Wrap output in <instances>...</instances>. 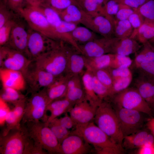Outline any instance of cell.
<instances>
[{
  "label": "cell",
  "instance_id": "680465c9",
  "mask_svg": "<svg viewBox=\"0 0 154 154\" xmlns=\"http://www.w3.org/2000/svg\"><path fill=\"white\" fill-rule=\"evenodd\" d=\"M136 149V154H154V147L150 145H144Z\"/></svg>",
  "mask_w": 154,
  "mask_h": 154
},
{
  "label": "cell",
  "instance_id": "8992f818",
  "mask_svg": "<svg viewBox=\"0 0 154 154\" xmlns=\"http://www.w3.org/2000/svg\"><path fill=\"white\" fill-rule=\"evenodd\" d=\"M21 124L38 146L49 153L62 154L60 144L45 122H27Z\"/></svg>",
  "mask_w": 154,
  "mask_h": 154
},
{
  "label": "cell",
  "instance_id": "30bf717a",
  "mask_svg": "<svg viewBox=\"0 0 154 154\" xmlns=\"http://www.w3.org/2000/svg\"><path fill=\"white\" fill-rule=\"evenodd\" d=\"M114 109L124 137L142 129L145 121L144 113L117 106Z\"/></svg>",
  "mask_w": 154,
  "mask_h": 154
},
{
  "label": "cell",
  "instance_id": "ee69618b",
  "mask_svg": "<svg viewBox=\"0 0 154 154\" xmlns=\"http://www.w3.org/2000/svg\"><path fill=\"white\" fill-rule=\"evenodd\" d=\"M136 67L140 75L154 81V61L142 62Z\"/></svg>",
  "mask_w": 154,
  "mask_h": 154
},
{
  "label": "cell",
  "instance_id": "7dc6e473",
  "mask_svg": "<svg viewBox=\"0 0 154 154\" xmlns=\"http://www.w3.org/2000/svg\"><path fill=\"white\" fill-rule=\"evenodd\" d=\"M21 123L13 110H11L6 118L5 124L7 127L2 135H5L11 129L20 127Z\"/></svg>",
  "mask_w": 154,
  "mask_h": 154
},
{
  "label": "cell",
  "instance_id": "db71d44e",
  "mask_svg": "<svg viewBox=\"0 0 154 154\" xmlns=\"http://www.w3.org/2000/svg\"><path fill=\"white\" fill-rule=\"evenodd\" d=\"M54 119L60 125L69 130L72 128L74 129L76 126L75 122L67 112L65 113L63 117L59 118L57 117Z\"/></svg>",
  "mask_w": 154,
  "mask_h": 154
},
{
  "label": "cell",
  "instance_id": "603a6c76",
  "mask_svg": "<svg viewBox=\"0 0 154 154\" xmlns=\"http://www.w3.org/2000/svg\"><path fill=\"white\" fill-rule=\"evenodd\" d=\"M74 105L68 99L64 97L54 100L48 105L47 111L50 112L47 121L48 125L49 122L62 114L68 112Z\"/></svg>",
  "mask_w": 154,
  "mask_h": 154
},
{
  "label": "cell",
  "instance_id": "681fc988",
  "mask_svg": "<svg viewBox=\"0 0 154 154\" xmlns=\"http://www.w3.org/2000/svg\"><path fill=\"white\" fill-rule=\"evenodd\" d=\"M10 9L5 2L1 1L0 5V27L9 21L13 20Z\"/></svg>",
  "mask_w": 154,
  "mask_h": 154
},
{
  "label": "cell",
  "instance_id": "f5cc1de1",
  "mask_svg": "<svg viewBox=\"0 0 154 154\" xmlns=\"http://www.w3.org/2000/svg\"><path fill=\"white\" fill-rule=\"evenodd\" d=\"M77 24L67 22L62 20L61 23L55 27L58 32L66 35H70V33L77 26Z\"/></svg>",
  "mask_w": 154,
  "mask_h": 154
},
{
  "label": "cell",
  "instance_id": "e575fe53",
  "mask_svg": "<svg viewBox=\"0 0 154 154\" xmlns=\"http://www.w3.org/2000/svg\"><path fill=\"white\" fill-rule=\"evenodd\" d=\"M48 126L60 144L71 133L69 130L60 125L54 119L49 122Z\"/></svg>",
  "mask_w": 154,
  "mask_h": 154
},
{
  "label": "cell",
  "instance_id": "ba28073f",
  "mask_svg": "<svg viewBox=\"0 0 154 154\" xmlns=\"http://www.w3.org/2000/svg\"><path fill=\"white\" fill-rule=\"evenodd\" d=\"M110 100L116 106L137 110L153 117L151 108L135 87L128 88Z\"/></svg>",
  "mask_w": 154,
  "mask_h": 154
},
{
  "label": "cell",
  "instance_id": "4316f807",
  "mask_svg": "<svg viewBox=\"0 0 154 154\" xmlns=\"http://www.w3.org/2000/svg\"><path fill=\"white\" fill-rule=\"evenodd\" d=\"M115 54L108 53L93 57L86 56V68L91 71L110 67Z\"/></svg>",
  "mask_w": 154,
  "mask_h": 154
},
{
  "label": "cell",
  "instance_id": "f907efd6",
  "mask_svg": "<svg viewBox=\"0 0 154 154\" xmlns=\"http://www.w3.org/2000/svg\"><path fill=\"white\" fill-rule=\"evenodd\" d=\"M119 5L118 10L115 17V20L120 21L128 19L130 16L133 12L134 10L125 5L119 3Z\"/></svg>",
  "mask_w": 154,
  "mask_h": 154
},
{
  "label": "cell",
  "instance_id": "7bdbcfd3",
  "mask_svg": "<svg viewBox=\"0 0 154 154\" xmlns=\"http://www.w3.org/2000/svg\"><path fill=\"white\" fill-rule=\"evenodd\" d=\"M145 19L154 20V0H149L136 9Z\"/></svg>",
  "mask_w": 154,
  "mask_h": 154
},
{
  "label": "cell",
  "instance_id": "ab89813d",
  "mask_svg": "<svg viewBox=\"0 0 154 154\" xmlns=\"http://www.w3.org/2000/svg\"><path fill=\"white\" fill-rule=\"evenodd\" d=\"M133 10V12L130 16L128 20L133 29V33L130 38L134 39L136 37L139 29L144 23L145 19L137 10Z\"/></svg>",
  "mask_w": 154,
  "mask_h": 154
},
{
  "label": "cell",
  "instance_id": "f1b7e54d",
  "mask_svg": "<svg viewBox=\"0 0 154 154\" xmlns=\"http://www.w3.org/2000/svg\"><path fill=\"white\" fill-rule=\"evenodd\" d=\"M82 9L92 16L103 15V7L108 0H77Z\"/></svg>",
  "mask_w": 154,
  "mask_h": 154
},
{
  "label": "cell",
  "instance_id": "7a4b0ae2",
  "mask_svg": "<svg viewBox=\"0 0 154 154\" xmlns=\"http://www.w3.org/2000/svg\"><path fill=\"white\" fill-rule=\"evenodd\" d=\"M18 13L25 19L31 29L53 40L63 42L74 46H76V42L70 35L58 32L35 6L27 4L20 9Z\"/></svg>",
  "mask_w": 154,
  "mask_h": 154
},
{
  "label": "cell",
  "instance_id": "c3c4849f",
  "mask_svg": "<svg viewBox=\"0 0 154 154\" xmlns=\"http://www.w3.org/2000/svg\"><path fill=\"white\" fill-rule=\"evenodd\" d=\"M113 81L117 79L132 76V73L129 68H107Z\"/></svg>",
  "mask_w": 154,
  "mask_h": 154
},
{
  "label": "cell",
  "instance_id": "f6af8a7d",
  "mask_svg": "<svg viewBox=\"0 0 154 154\" xmlns=\"http://www.w3.org/2000/svg\"><path fill=\"white\" fill-rule=\"evenodd\" d=\"M132 62V60L128 56L115 54L110 67L113 68H129Z\"/></svg>",
  "mask_w": 154,
  "mask_h": 154
},
{
  "label": "cell",
  "instance_id": "ac0fdd59",
  "mask_svg": "<svg viewBox=\"0 0 154 154\" xmlns=\"http://www.w3.org/2000/svg\"><path fill=\"white\" fill-rule=\"evenodd\" d=\"M0 78L3 88H12L20 91L25 88V78L20 72L0 68Z\"/></svg>",
  "mask_w": 154,
  "mask_h": 154
},
{
  "label": "cell",
  "instance_id": "9f6ffc18",
  "mask_svg": "<svg viewBox=\"0 0 154 154\" xmlns=\"http://www.w3.org/2000/svg\"><path fill=\"white\" fill-rule=\"evenodd\" d=\"M5 2L11 10L17 12L25 5V3H27L26 0H6Z\"/></svg>",
  "mask_w": 154,
  "mask_h": 154
},
{
  "label": "cell",
  "instance_id": "816d5d0a",
  "mask_svg": "<svg viewBox=\"0 0 154 154\" xmlns=\"http://www.w3.org/2000/svg\"><path fill=\"white\" fill-rule=\"evenodd\" d=\"M26 100L25 98L13 103L14 107L12 110L21 123L25 113Z\"/></svg>",
  "mask_w": 154,
  "mask_h": 154
},
{
  "label": "cell",
  "instance_id": "e0dca14e",
  "mask_svg": "<svg viewBox=\"0 0 154 154\" xmlns=\"http://www.w3.org/2000/svg\"><path fill=\"white\" fill-rule=\"evenodd\" d=\"M84 25L96 33L105 37H112L114 34V25L108 18L102 15L95 16L89 15Z\"/></svg>",
  "mask_w": 154,
  "mask_h": 154
},
{
  "label": "cell",
  "instance_id": "6f0895ef",
  "mask_svg": "<svg viewBox=\"0 0 154 154\" xmlns=\"http://www.w3.org/2000/svg\"><path fill=\"white\" fill-rule=\"evenodd\" d=\"M118 3L127 5L133 9H137L149 0H114Z\"/></svg>",
  "mask_w": 154,
  "mask_h": 154
},
{
  "label": "cell",
  "instance_id": "52a82bcc",
  "mask_svg": "<svg viewBox=\"0 0 154 154\" xmlns=\"http://www.w3.org/2000/svg\"><path fill=\"white\" fill-rule=\"evenodd\" d=\"M46 88L33 93L30 98L26 100L22 124L27 122L47 121L48 117L46 112L49 102Z\"/></svg>",
  "mask_w": 154,
  "mask_h": 154
},
{
  "label": "cell",
  "instance_id": "836d02e7",
  "mask_svg": "<svg viewBox=\"0 0 154 154\" xmlns=\"http://www.w3.org/2000/svg\"><path fill=\"white\" fill-rule=\"evenodd\" d=\"M35 7L42 13L50 23L55 28L61 23L62 20L59 15L52 8L44 4Z\"/></svg>",
  "mask_w": 154,
  "mask_h": 154
},
{
  "label": "cell",
  "instance_id": "f35d334b",
  "mask_svg": "<svg viewBox=\"0 0 154 154\" xmlns=\"http://www.w3.org/2000/svg\"><path fill=\"white\" fill-rule=\"evenodd\" d=\"M42 4L51 7L57 12L62 11L72 5L80 7L77 0H44Z\"/></svg>",
  "mask_w": 154,
  "mask_h": 154
},
{
  "label": "cell",
  "instance_id": "d6986e66",
  "mask_svg": "<svg viewBox=\"0 0 154 154\" xmlns=\"http://www.w3.org/2000/svg\"><path fill=\"white\" fill-rule=\"evenodd\" d=\"M70 47L68 50V63L65 74L71 76H81L85 71L84 69L86 68V56L74 47Z\"/></svg>",
  "mask_w": 154,
  "mask_h": 154
},
{
  "label": "cell",
  "instance_id": "3957f363",
  "mask_svg": "<svg viewBox=\"0 0 154 154\" xmlns=\"http://www.w3.org/2000/svg\"><path fill=\"white\" fill-rule=\"evenodd\" d=\"M35 147L34 141L22 124L0 137V154H32Z\"/></svg>",
  "mask_w": 154,
  "mask_h": 154
},
{
  "label": "cell",
  "instance_id": "9c48e42d",
  "mask_svg": "<svg viewBox=\"0 0 154 154\" xmlns=\"http://www.w3.org/2000/svg\"><path fill=\"white\" fill-rule=\"evenodd\" d=\"M33 61L19 51L6 46H0V68L19 71L25 76Z\"/></svg>",
  "mask_w": 154,
  "mask_h": 154
},
{
  "label": "cell",
  "instance_id": "8d00e7d4",
  "mask_svg": "<svg viewBox=\"0 0 154 154\" xmlns=\"http://www.w3.org/2000/svg\"><path fill=\"white\" fill-rule=\"evenodd\" d=\"M132 80V76H131L114 81L110 91L109 100L115 95L128 88Z\"/></svg>",
  "mask_w": 154,
  "mask_h": 154
},
{
  "label": "cell",
  "instance_id": "cb8c5ba5",
  "mask_svg": "<svg viewBox=\"0 0 154 154\" xmlns=\"http://www.w3.org/2000/svg\"><path fill=\"white\" fill-rule=\"evenodd\" d=\"M150 133L147 129H141L124 137L122 146L126 149H137L144 145Z\"/></svg>",
  "mask_w": 154,
  "mask_h": 154
},
{
  "label": "cell",
  "instance_id": "2e32d148",
  "mask_svg": "<svg viewBox=\"0 0 154 154\" xmlns=\"http://www.w3.org/2000/svg\"><path fill=\"white\" fill-rule=\"evenodd\" d=\"M28 39V31H26L22 24L15 21L12 28L8 41L5 46L19 51L27 56Z\"/></svg>",
  "mask_w": 154,
  "mask_h": 154
},
{
  "label": "cell",
  "instance_id": "d6a6232c",
  "mask_svg": "<svg viewBox=\"0 0 154 154\" xmlns=\"http://www.w3.org/2000/svg\"><path fill=\"white\" fill-rule=\"evenodd\" d=\"M142 44L154 37V20L145 19L144 23L139 29L136 37Z\"/></svg>",
  "mask_w": 154,
  "mask_h": 154
},
{
  "label": "cell",
  "instance_id": "6125c7cd",
  "mask_svg": "<svg viewBox=\"0 0 154 154\" xmlns=\"http://www.w3.org/2000/svg\"><path fill=\"white\" fill-rule=\"evenodd\" d=\"M44 0H26L27 3L30 5L37 6L42 4Z\"/></svg>",
  "mask_w": 154,
  "mask_h": 154
},
{
  "label": "cell",
  "instance_id": "bcb514c9",
  "mask_svg": "<svg viewBox=\"0 0 154 154\" xmlns=\"http://www.w3.org/2000/svg\"><path fill=\"white\" fill-rule=\"evenodd\" d=\"M15 22L13 19L12 20L0 27V46L5 45L8 42L12 28Z\"/></svg>",
  "mask_w": 154,
  "mask_h": 154
},
{
  "label": "cell",
  "instance_id": "e7e4bbea",
  "mask_svg": "<svg viewBox=\"0 0 154 154\" xmlns=\"http://www.w3.org/2000/svg\"><path fill=\"white\" fill-rule=\"evenodd\" d=\"M149 41L151 43L153 42H154V37L153 38H152L151 39H150L149 40Z\"/></svg>",
  "mask_w": 154,
  "mask_h": 154
},
{
  "label": "cell",
  "instance_id": "03108f58",
  "mask_svg": "<svg viewBox=\"0 0 154 154\" xmlns=\"http://www.w3.org/2000/svg\"><path fill=\"white\" fill-rule=\"evenodd\" d=\"M152 43H154V42H152Z\"/></svg>",
  "mask_w": 154,
  "mask_h": 154
},
{
  "label": "cell",
  "instance_id": "4dcf8cb0",
  "mask_svg": "<svg viewBox=\"0 0 154 154\" xmlns=\"http://www.w3.org/2000/svg\"><path fill=\"white\" fill-rule=\"evenodd\" d=\"M143 44L142 48L135 58V66L142 62L154 61V46L149 41Z\"/></svg>",
  "mask_w": 154,
  "mask_h": 154
},
{
  "label": "cell",
  "instance_id": "f546056e",
  "mask_svg": "<svg viewBox=\"0 0 154 154\" xmlns=\"http://www.w3.org/2000/svg\"><path fill=\"white\" fill-rule=\"evenodd\" d=\"M96 33L86 27L77 26L70 34L78 44H82L98 38Z\"/></svg>",
  "mask_w": 154,
  "mask_h": 154
},
{
  "label": "cell",
  "instance_id": "7c38bea8",
  "mask_svg": "<svg viewBox=\"0 0 154 154\" xmlns=\"http://www.w3.org/2000/svg\"><path fill=\"white\" fill-rule=\"evenodd\" d=\"M120 38L116 37L97 38L85 44L79 45L82 54L89 57L112 53L116 43Z\"/></svg>",
  "mask_w": 154,
  "mask_h": 154
},
{
  "label": "cell",
  "instance_id": "60d3db41",
  "mask_svg": "<svg viewBox=\"0 0 154 154\" xmlns=\"http://www.w3.org/2000/svg\"><path fill=\"white\" fill-rule=\"evenodd\" d=\"M91 71L110 91L112 87L113 80L107 68Z\"/></svg>",
  "mask_w": 154,
  "mask_h": 154
},
{
  "label": "cell",
  "instance_id": "91938a15",
  "mask_svg": "<svg viewBox=\"0 0 154 154\" xmlns=\"http://www.w3.org/2000/svg\"><path fill=\"white\" fill-rule=\"evenodd\" d=\"M146 125L147 129L154 136V118L151 117L147 119Z\"/></svg>",
  "mask_w": 154,
  "mask_h": 154
},
{
  "label": "cell",
  "instance_id": "b9f144b4",
  "mask_svg": "<svg viewBox=\"0 0 154 154\" xmlns=\"http://www.w3.org/2000/svg\"><path fill=\"white\" fill-rule=\"evenodd\" d=\"M119 3L114 0H108L103 7V15L109 19L114 24L115 17L118 12Z\"/></svg>",
  "mask_w": 154,
  "mask_h": 154
},
{
  "label": "cell",
  "instance_id": "74e56055",
  "mask_svg": "<svg viewBox=\"0 0 154 154\" xmlns=\"http://www.w3.org/2000/svg\"><path fill=\"white\" fill-rule=\"evenodd\" d=\"M20 91L12 88H3L0 98L6 102L13 104L25 98Z\"/></svg>",
  "mask_w": 154,
  "mask_h": 154
},
{
  "label": "cell",
  "instance_id": "d4e9b609",
  "mask_svg": "<svg viewBox=\"0 0 154 154\" xmlns=\"http://www.w3.org/2000/svg\"><path fill=\"white\" fill-rule=\"evenodd\" d=\"M141 47L134 39L130 38H120L115 44L112 53L128 56L136 52Z\"/></svg>",
  "mask_w": 154,
  "mask_h": 154
},
{
  "label": "cell",
  "instance_id": "5b68a950",
  "mask_svg": "<svg viewBox=\"0 0 154 154\" xmlns=\"http://www.w3.org/2000/svg\"><path fill=\"white\" fill-rule=\"evenodd\" d=\"M94 121L116 143L122 146L124 136L114 109L109 101L104 100L101 102L97 108Z\"/></svg>",
  "mask_w": 154,
  "mask_h": 154
},
{
  "label": "cell",
  "instance_id": "5bb4252c",
  "mask_svg": "<svg viewBox=\"0 0 154 154\" xmlns=\"http://www.w3.org/2000/svg\"><path fill=\"white\" fill-rule=\"evenodd\" d=\"M97 108L85 100L74 105L68 112L76 126L83 125L94 121Z\"/></svg>",
  "mask_w": 154,
  "mask_h": 154
},
{
  "label": "cell",
  "instance_id": "1f68e13d",
  "mask_svg": "<svg viewBox=\"0 0 154 154\" xmlns=\"http://www.w3.org/2000/svg\"><path fill=\"white\" fill-rule=\"evenodd\" d=\"M133 31V29L128 19L117 21L114 23V34L115 37L123 38H130Z\"/></svg>",
  "mask_w": 154,
  "mask_h": 154
},
{
  "label": "cell",
  "instance_id": "8fae6325",
  "mask_svg": "<svg viewBox=\"0 0 154 154\" xmlns=\"http://www.w3.org/2000/svg\"><path fill=\"white\" fill-rule=\"evenodd\" d=\"M28 31L27 56L33 61L56 46L61 42L53 40L31 29Z\"/></svg>",
  "mask_w": 154,
  "mask_h": 154
},
{
  "label": "cell",
  "instance_id": "94428289",
  "mask_svg": "<svg viewBox=\"0 0 154 154\" xmlns=\"http://www.w3.org/2000/svg\"><path fill=\"white\" fill-rule=\"evenodd\" d=\"M144 145H150L154 147V136L150 133L148 135Z\"/></svg>",
  "mask_w": 154,
  "mask_h": 154
},
{
  "label": "cell",
  "instance_id": "d590c367",
  "mask_svg": "<svg viewBox=\"0 0 154 154\" xmlns=\"http://www.w3.org/2000/svg\"><path fill=\"white\" fill-rule=\"evenodd\" d=\"M91 72L92 86L95 93L101 101L108 100L109 99V90Z\"/></svg>",
  "mask_w": 154,
  "mask_h": 154
},
{
  "label": "cell",
  "instance_id": "6da1fadb",
  "mask_svg": "<svg viewBox=\"0 0 154 154\" xmlns=\"http://www.w3.org/2000/svg\"><path fill=\"white\" fill-rule=\"evenodd\" d=\"M71 133L80 136L92 145L97 154L124 153L122 146L108 135L94 121L86 125H76Z\"/></svg>",
  "mask_w": 154,
  "mask_h": 154
},
{
  "label": "cell",
  "instance_id": "9a60e30c",
  "mask_svg": "<svg viewBox=\"0 0 154 154\" xmlns=\"http://www.w3.org/2000/svg\"><path fill=\"white\" fill-rule=\"evenodd\" d=\"M60 145L63 154H86L93 151L91 145L82 137L71 132Z\"/></svg>",
  "mask_w": 154,
  "mask_h": 154
},
{
  "label": "cell",
  "instance_id": "277c9868",
  "mask_svg": "<svg viewBox=\"0 0 154 154\" xmlns=\"http://www.w3.org/2000/svg\"><path fill=\"white\" fill-rule=\"evenodd\" d=\"M66 44L61 42L54 48L36 58L33 61L35 66L56 77L65 74L69 47Z\"/></svg>",
  "mask_w": 154,
  "mask_h": 154
},
{
  "label": "cell",
  "instance_id": "be15d7a7",
  "mask_svg": "<svg viewBox=\"0 0 154 154\" xmlns=\"http://www.w3.org/2000/svg\"><path fill=\"white\" fill-rule=\"evenodd\" d=\"M151 110L153 114V113L154 114V105L152 106L151 108Z\"/></svg>",
  "mask_w": 154,
  "mask_h": 154
},
{
  "label": "cell",
  "instance_id": "44dd1931",
  "mask_svg": "<svg viewBox=\"0 0 154 154\" xmlns=\"http://www.w3.org/2000/svg\"><path fill=\"white\" fill-rule=\"evenodd\" d=\"M71 76L66 74L57 76L53 82L46 88L49 104L54 100L65 97L67 91L68 82Z\"/></svg>",
  "mask_w": 154,
  "mask_h": 154
},
{
  "label": "cell",
  "instance_id": "11a10c76",
  "mask_svg": "<svg viewBox=\"0 0 154 154\" xmlns=\"http://www.w3.org/2000/svg\"><path fill=\"white\" fill-rule=\"evenodd\" d=\"M7 102L0 98V125L1 126L4 125L5 124L6 117L11 110Z\"/></svg>",
  "mask_w": 154,
  "mask_h": 154
},
{
  "label": "cell",
  "instance_id": "484cf974",
  "mask_svg": "<svg viewBox=\"0 0 154 154\" xmlns=\"http://www.w3.org/2000/svg\"><path fill=\"white\" fill-rule=\"evenodd\" d=\"M81 79L86 100L92 106L97 108L102 101L99 99L94 92L91 71L86 69L81 76Z\"/></svg>",
  "mask_w": 154,
  "mask_h": 154
},
{
  "label": "cell",
  "instance_id": "4fadbf2b",
  "mask_svg": "<svg viewBox=\"0 0 154 154\" xmlns=\"http://www.w3.org/2000/svg\"><path fill=\"white\" fill-rule=\"evenodd\" d=\"M24 76L33 93L47 88L56 77L35 66L31 70L29 68Z\"/></svg>",
  "mask_w": 154,
  "mask_h": 154
},
{
  "label": "cell",
  "instance_id": "ffe728a7",
  "mask_svg": "<svg viewBox=\"0 0 154 154\" xmlns=\"http://www.w3.org/2000/svg\"><path fill=\"white\" fill-rule=\"evenodd\" d=\"M64 97L74 105L86 100L80 76H73L69 78Z\"/></svg>",
  "mask_w": 154,
  "mask_h": 154
},
{
  "label": "cell",
  "instance_id": "7402d4cb",
  "mask_svg": "<svg viewBox=\"0 0 154 154\" xmlns=\"http://www.w3.org/2000/svg\"><path fill=\"white\" fill-rule=\"evenodd\" d=\"M135 86L151 108L154 105V81L140 75L136 80Z\"/></svg>",
  "mask_w": 154,
  "mask_h": 154
},
{
  "label": "cell",
  "instance_id": "83f0119b",
  "mask_svg": "<svg viewBox=\"0 0 154 154\" xmlns=\"http://www.w3.org/2000/svg\"><path fill=\"white\" fill-rule=\"evenodd\" d=\"M57 12L62 20L77 24L81 23L85 13L80 7L74 5H71L65 10Z\"/></svg>",
  "mask_w": 154,
  "mask_h": 154
}]
</instances>
